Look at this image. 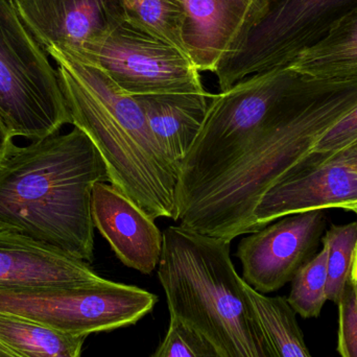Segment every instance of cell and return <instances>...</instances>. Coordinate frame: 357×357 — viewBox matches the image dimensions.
Instances as JSON below:
<instances>
[{"label": "cell", "mask_w": 357, "mask_h": 357, "mask_svg": "<svg viewBox=\"0 0 357 357\" xmlns=\"http://www.w3.org/2000/svg\"><path fill=\"white\" fill-rule=\"evenodd\" d=\"M356 107L357 77L317 81L289 66L213 94L178 169L175 222L229 241L253 233L260 199Z\"/></svg>", "instance_id": "6da1fadb"}, {"label": "cell", "mask_w": 357, "mask_h": 357, "mask_svg": "<svg viewBox=\"0 0 357 357\" xmlns=\"http://www.w3.org/2000/svg\"><path fill=\"white\" fill-rule=\"evenodd\" d=\"M98 182H108L104 161L77 128L16 146L0 165V230L91 264V197Z\"/></svg>", "instance_id": "7a4b0ae2"}, {"label": "cell", "mask_w": 357, "mask_h": 357, "mask_svg": "<svg viewBox=\"0 0 357 357\" xmlns=\"http://www.w3.org/2000/svg\"><path fill=\"white\" fill-rule=\"evenodd\" d=\"M45 52L58 65L71 125L82 130L100 153L108 182L153 220H175L178 172L136 98L100 67L56 48Z\"/></svg>", "instance_id": "3957f363"}, {"label": "cell", "mask_w": 357, "mask_h": 357, "mask_svg": "<svg viewBox=\"0 0 357 357\" xmlns=\"http://www.w3.org/2000/svg\"><path fill=\"white\" fill-rule=\"evenodd\" d=\"M162 237L158 278L171 316L222 357H276L231 259V241L181 225L167 227Z\"/></svg>", "instance_id": "277c9868"}, {"label": "cell", "mask_w": 357, "mask_h": 357, "mask_svg": "<svg viewBox=\"0 0 357 357\" xmlns=\"http://www.w3.org/2000/svg\"><path fill=\"white\" fill-rule=\"evenodd\" d=\"M0 116L13 137L31 142L71 125L58 71L10 0H0Z\"/></svg>", "instance_id": "5b68a950"}, {"label": "cell", "mask_w": 357, "mask_h": 357, "mask_svg": "<svg viewBox=\"0 0 357 357\" xmlns=\"http://www.w3.org/2000/svg\"><path fill=\"white\" fill-rule=\"evenodd\" d=\"M157 301L146 289L105 278L77 287L0 289V312L86 337L135 324Z\"/></svg>", "instance_id": "8992f818"}, {"label": "cell", "mask_w": 357, "mask_h": 357, "mask_svg": "<svg viewBox=\"0 0 357 357\" xmlns=\"http://www.w3.org/2000/svg\"><path fill=\"white\" fill-rule=\"evenodd\" d=\"M356 4L357 0H273L243 45L218 64L214 73L220 92L250 75L289 66Z\"/></svg>", "instance_id": "52a82bcc"}, {"label": "cell", "mask_w": 357, "mask_h": 357, "mask_svg": "<svg viewBox=\"0 0 357 357\" xmlns=\"http://www.w3.org/2000/svg\"><path fill=\"white\" fill-rule=\"evenodd\" d=\"M64 52L100 67L132 96L207 92L199 71L183 50L127 21L102 41Z\"/></svg>", "instance_id": "ba28073f"}, {"label": "cell", "mask_w": 357, "mask_h": 357, "mask_svg": "<svg viewBox=\"0 0 357 357\" xmlns=\"http://www.w3.org/2000/svg\"><path fill=\"white\" fill-rule=\"evenodd\" d=\"M325 228V210H314L283 216L250 233L237 248L241 278L264 295L278 291L312 258Z\"/></svg>", "instance_id": "9c48e42d"}, {"label": "cell", "mask_w": 357, "mask_h": 357, "mask_svg": "<svg viewBox=\"0 0 357 357\" xmlns=\"http://www.w3.org/2000/svg\"><path fill=\"white\" fill-rule=\"evenodd\" d=\"M19 18L44 48L77 52L126 22L121 0H10Z\"/></svg>", "instance_id": "30bf717a"}, {"label": "cell", "mask_w": 357, "mask_h": 357, "mask_svg": "<svg viewBox=\"0 0 357 357\" xmlns=\"http://www.w3.org/2000/svg\"><path fill=\"white\" fill-rule=\"evenodd\" d=\"M356 206L357 167L331 159L272 187L254 210V232L289 214Z\"/></svg>", "instance_id": "8fae6325"}, {"label": "cell", "mask_w": 357, "mask_h": 357, "mask_svg": "<svg viewBox=\"0 0 357 357\" xmlns=\"http://www.w3.org/2000/svg\"><path fill=\"white\" fill-rule=\"evenodd\" d=\"M183 3L186 15L183 41L199 71L215 73L261 19L250 0H183Z\"/></svg>", "instance_id": "7c38bea8"}, {"label": "cell", "mask_w": 357, "mask_h": 357, "mask_svg": "<svg viewBox=\"0 0 357 357\" xmlns=\"http://www.w3.org/2000/svg\"><path fill=\"white\" fill-rule=\"evenodd\" d=\"M94 229L128 268L150 275L158 266L162 232L153 218L107 182L94 185L91 197Z\"/></svg>", "instance_id": "4fadbf2b"}, {"label": "cell", "mask_w": 357, "mask_h": 357, "mask_svg": "<svg viewBox=\"0 0 357 357\" xmlns=\"http://www.w3.org/2000/svg\"><path fill=\"white\" fill-rule=\"evenodd\" d=\"M102 279L83 260L15 231L0 230V289L77 287Z\"/></svg>", "instance_id": "5bb4252c"}, {"label": "cell", "mask_w": 357, "mask_h": 357, "mask_svg": "<svg viewBox=\"0 0 357 357\" xmlns=\"http://www.w3.org/2000/svg\"><path fill=\"white\" fill-rule=\"evenodd\" d=\"M212 96L209 92L134 96L177 172L203 127Z\"/></svg>", "instance_id": "9a60e30c"}, {"label": "cell", "mask_w": 357, "mask_h": 357, "mask_svg": "<svg viewBox=\"0 0 357 357\" xmlns=\"http://www.w3.org/2000/svg\"><path fill=\"white\" fill-rule=\"evenodd\" d=\"M302 77L317 81L357 77V4L342 15L316 43L291 64Z\"/></svg>", "instance_id": "2e32d148"}, {"label": "cell", "mask_w": 357, "mask_h": 357, "mask_svg": "<svg viewBox=\"0 0 357 357\" xmlns=\"http://www.w3.org/2000/svg\"><path fill=\"white\" fill-rule=\"evenodd\" d=\"M86 337L0 312V342L20 357H81Z\"/></svg>", "instance_id": "e0dca14e"}, {"label": "cell", "mask_w": 357, "mask_h": 357, "mask_svg": "<svg viewBox=\"0 0 357 357\" xmlns=\"http://www.w3.org/2000/svg\"><path fill=\"white\" fill-rule=\"evenodd\" d=\"M245 289L257 312L276 357H312L304 342L296 312L283 297H268L245 283Z\"/></svg>", "instance_id": "ac0fdd59"}, {"label": "cell", "mask_w": 357, "mask_h": 357, "mask_svg": "<svg viewBox=\"0 0 357 357\" xmlns=\"http://www.w3.org/2000/svg\"><path fill=\"white\" fill-rule=\"evenodd\" d=\"M126 21L149 35L185 50L183 27L185 15L183 0H121ZM188 56V54H187Z\"/></svg>", "instance_id": "d6986e66"}, {"label": "cell", "mask_w": 357, "mask_h": 357, "mask_svg": "<svg viewBox=\"0 0 357 357\" xmlns=\"http://www.w3.org/2000/svg\"><path fill=\"white\" fill-rule=\"evenodd\" d=\"M328 245L322 241V249L298 270L291 280V289L287 297L291 307L302 318L320 316L327 299L328 279Z\"/></svg>", "instance_id": "ffe728a7"}, {"label": "cell", "mask_w": 357, "mask_h": 357, "mask_svg": "<svg viewBox=\"0 0 357 357\" xmlns=\"http://www.w3.org/2000/svg\"><path fill=\"white\" fill-rule=\"evenodd\" d=\"M322 241L328 245L327 299L339 304L351 275L357 245V220L333 225L325 231Z\"/></svg>", "instance_id": "44dd1931"}, {"label": "cell", "mask_w": 357, "mask_h": 357, "mask_svg": "<svg viewBox=\"0 0 357 357\" xmlns=\"http://www.w3.org/2000/svg\"><path fill=\"white\" fill-rule=\"evenodd\" d=\"M150 357H222L201 333L171 316L165 339Z\"/></svg>", "instance_id": "7402d4cb"}, {"label": "cell", "mask_w": 357, "mask_h": 357, "mask_svg": "<svg viewBox=\"0 0 357 357\" xmlns=\"http://www.w3.org/2000/svg\"><path fill=\"white\" fill-rule=\"evenodd\" d=\"M356 142L357 107L321 137L302 169L326 162Z\"/></svg>", "instance_id": "603a6c76"}, {"label": "cell", "mask_w": 357, "mask_h": 357, "mask_svg": "<svg viewBox=\"0 0 357 357\" xmlns=\"http://www.w3.org/2000/svg\"><path fill=\"white\" fill-rule=\"evenodd\" d=\"M337 350L342 357H357V278L350 275L339 304Z\"/></svg>", "instance_id": "cb8c5ba5"}, {"label": "cell", "mask_w": 357, "mask_h": 357, "mask_svg": "<svg viewBox=\"0 0 357 357\" xmlns=\"http://www.w3.org/2000/svg\"><path fill=\"white\" fill-rule=\"evenodd\" d=\"M13 139L14 137L10 135L8 127L0 116V165L12 154L13 151L16 148Z\"/></svg>", "instance_id": "d4e9b609"}, {"label": "cell", "mask_w": 357, "mask_h": 357, "mask_svg": "<svg viewBox=\"0 0 357 357\" xmlns=\"http://www.w3.org/2000/svg\"><path fill=\"white\" fill-rule=\"evenodd\" d=\"M331 159H339V160L349 163V165L357 167V142L356 144H354V146H349V148L346 149V150L342 151V152L339 153L337 156H335Z\"/></svg>", "instance_id": "484cf974"}, {"label": "cell", "mask_w": 357, "mask_h": 357, "mask_svg": "<svg viewBox=\"0 0 357 357\" xmlns=\"http://www.w3.org/2000/svg\"><path fill=\"white\" fill-rule=\"evenodd\" d=\"M255 6L256 10L259 13L260 18H264V15L268 12V6L273 0H250ZM260 19V20H261Z\"/></svg>", "instance_id": "4316f807"}, {"label": "cell", "mask_w": 357, "mask_h": 357, "mask_svg": "<svg viewBox=\"0 0 357 357\" xmlns=\"http://www.w3.org/2000/svg\"><path fill=\"white\" fill-rule=\"evenodd\" d=\"M0 357H20L15 354L12 350L8 349L6 346L0 342Z\"/></svg>", "instance_id": "83f0119b"}, {"label": "cell", "mask_w": 357, "mask_h": 357, "mask_svg": "<svg viewBox=\"0 0 357 357\" xmlns=\"http://www.w3.org/2000/svg\"><path fill=\"white\" fill-rule=\"evenodd\" d=\"M352 276H356L357 278V245L356 249V253H354V264H352L351 270Z\"/></svg>", "instance_id": "f1b7e54d"}, {"label": "cell", "mask_w": 357, "mask_h": 357, "mask_svg": "<svg viewBox=\"0 0 357 357\" xmlns=\"http://www.w3.org/2000/svg\"><path fill=\"white\" fill-rule=\"evenodd\" d=\"M351 211H354V213H356L357 215V206H356V207H354V209L351 210Z\"/></svg>", "instance_id": "f546056e"}, {"label": "cell", "mask_w": 357, "mask_h": 357, "mask_svg": "<svg viewBox=\"0 0 357 357\" xmlns=\"http://www.w3.org/2000/svg\"></svg>", "instance_id": "4dcf8cb0"}]
</instances>
